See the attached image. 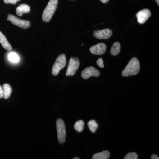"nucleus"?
I'll list each match as a JSON object with an SVG mask.
<instances>
[{
	"mask_svg": "<svg viewBox=\"0 0 159 159\" xmlns=\"http://www.w3.org/2000/svg\"><path fill=\"white\" fill-rule=\"evenodd\" d=\"M58 0H50L43 12L42 19L44 21L48 22L57 9Z\"/></svg>",
	"mask_w": 159,
	"mask_h": 159,
	"instance_id": "2",
	"label": "nucleus"
},
{
	"mask_svg": "<svg viewBox=\"0 0 159 159\" xmlns=\"http://www.w3.org/2000/svg\"><path fill=\"white\" fill-rule=\"evenodd\" d=\"M66 64V55L61 54L57 57L53 66L52 73L54 76H57L59 74L60 71L62 70Z\"/></svg>",
	"mask_w": 159,
	"mask_h": 159,
	"instance_id": "4",
	"label": "nucleus"
},
{
	"mask_svg": "<svg viewBox=\"0 0 159 159\" xmlns=\"http://www.w3.org/2000/svg\"><path fill=\"white\" fill-rule=\"evenodd\" d=\"M97 64L100 67V68L104 67V66L103 64V60L102 58H99L97 60Z\"/></svg>",
	"mask_w": 159,
	"mask_h": 159,
	"instance_id": "20",
	"label": "nucleus"
},
{
	"mask_svg": "<svg viewBox=\"0 0 159 159\" xmlns=\"http://www.w3.org/2000/svg\"><path fill=\"white\" fill-rule=\"evenodd\" d=\"M3 93H4V98L5 99H9L10 95L12 93V89L11 86L8 84H5L3 87Z\"/></svg>",
	"mask_w": 159,
	"mask_h": 159,
	"instance_id": "14",
	"label": "nucleus"
},
{
	"mask_svg": "<svg viewBox=\"0 0 159 159\" xmlns=\"http://www.w3.org/2000/svg\"><path fill=\"white\" fill-rule=\"evenodd\" d=\"M140 63L136 57H133L130 60L125 69L122 71L123 77L134 76L136 75L140 71Z\"/></svg>",
	"mask_w": 159,
	"mask_h": 159,
	"instance_id": "1",
	"label": "nucleus"
},
{
	"mask_svg": "<svg viewBox=\"0 0 159 159\" xmlns=\"http://www.w3.org/2000/svg\"><path fill=\"white\" fill-rule=\"evenodd\" d=\"M103 3H106L108 2L109 0H100Z\"/></svg>",
	"mask_w": 159,
	"mask_h": 159,
	"instance_id": "24",
	"label": "nucleus"
},
{
	"mask_svg": "<svg viewBox=\"0 0 159 159\" xmlns=\"http://www.w3.org/2000/svg\"><path fill=\"white\" fill-rule=\"evenodd\" d=\"M84 122L83 120L77 121L74 125V128L75 130L78 132H81L83 130L84 127Z\"/></svg>",
	"mask_w": 159,
	"mask_h": 159,
	"instance_id": "16",
	"label": "nucleus"
},
{
	"mask_svg": "<svg viewBox=\"0 0 159 159\" xmlns=\"http://www.w3.org/2000/svg\"><path fill=\"white\" fill-rule=\"evenodd\" d=\"M8 59L11 62L17 63L19 61L20 58L16 53L11 52L8 55Z\"/></svg>",
	"mask_w": 159,
	"mask_h": 159,
	"instance_id": "18",
	"label": "nucleus"
},
{
	"mask_svg": "<svg viewBox=\"0 0 159 159\" xmlns=\"http://www.w3.org/2000/svg\"><path fill=\"white\" fill-rule=\"evenodd\" d=\"M20 0H4V2L6 4H16L17 2H19Z\"/></svg>",
	"mask_w": 159,
	"mask_h": 159,
	"instance_id": "21",
	"label": "nucleus"
},
{
	"mask_svg": "<svg viewBox=\"0 0 159 159\" xmlns=\"http://www.w3.org/2000/svg\"><path fill=\"white\" fill-rule=\"evenodd\" d=\"M4 97L2 87L0 85V98H2Z\"/></svg>",
	"mask_w": 159,
	"mask_h": 159,
	"instance_id": "22",
	"label": "nucleus"
},
{
	"mask_svg": "<svg viewBox=\"0 0 159 159\" xmlns=\"http://www.w3.org/2000/svg\"><path fill=\"white\" fill-rule=\"evenodd\" d=\"M79 158L78 157H75L74 158V159H79Z\"/></svg>",
	"mask_w": 159,
	"mask_h": 159,
	"instance_id": "26",
	"label": "nucleus"
},
{
	"mask_svg": "<svg viewBox=\"0 0 159 159\" xmlns=\"http://www.w3.org/2000/svg\"><path fill=\"white\" fill-rule=\"evenodd\" d=\"M106 49L107 46L103 43H101L92 46L90 49V51L93 54L101 55L105 53Z\"/></svg>",
	"mask_w": 159,
	"mask_h": 159,
	"instance_id": "10",
	"label": "nucleus"
},
{
	"mask_svg": "<svg viewBox=\"0 0 159 159\" xmlns=\"http://www.w3.org/2000/svg\"><path fill=\"white\" fill-rule=\"evenodd\" d=\"M151 15L150 11L148 9H144L139 11L136 14L138 22L142 24L145 23Z\"/></svg>",
	"mask_w": 159,
	"mask_h": 159,
	"instance_id": "9",
	"label": "nucleus"
},
{
	"mask_svg": "<svg viewBox=\"0 0 159 159\" xmlns=\"http://www.w3.org/2000/svg\"><path fill=\"white\" fill-rule=\"evenodd\" d=\"M7 20L11 21L15 25L24 29H28L30 27V22L29 21L23 20L20 19L13 15H9L8 16Z\"/></svg>",
	"mask_w": 159,
	"mask_h": 159,
	"instance_id": "6",
	"label": "nucleus"
},
{
	"mask_svg": "<svg viewBox=\"0 0 159 159\" xmlns=\"http://www.w3.org/2000/svg\"><path fill=\"white\" fill-rule=\"evenodd\" d=\"M30 11V6L27 4H21L16 9V14L20 16H21L24 13H29Z\"/></svg>",
	"mask_w": 159,
	"mask_h": 159,
	"instance_id": "11",
	"label": "nucleus"
},
{
	"mask_svg": "<svg viewBox=\"0 0 159 159\" xmlns=\"http://www.w3.org/2000/svg\"><path fill=\"white\" fill-rule=\"evenodd\" d=\"M151 159H159V157L156 154H152L151 157Z\"/></svg>",
	"mask_w": 159,
	"mask_h": 159,
	"instance_id": "23",
	"label": "nucleus"
},
{
	"mask_svg": "<svg viewBox=\"0 0 159 159\" xmlns=\"http://www.w3.org/2000/svg\"><path fill=\"white\" fill-rule=\"evenodd\" d=\"M100 75L99 70L92 66L86 68L81 73V77L84 79H88L91 77H98Z\"/></svg>",
	"mask_w": 159,
	"mask_h": 159,
	"instance_id": "7",
	"label": "nucleus"
},
{
	"mask_svg": "<svg viewBox=\"0 0 159 159\" xmlns=\"http://www.w3.org/2000/svg\"><path fill=\"white\" fill-rule=\"evenodd\" d=\"M80 61L76 57H72L69 61L68 67L66 73V76H73L79 68Z\"/></svg>",
	"mask_w": 159,
	"mask_h": 159,
	"instance_id": "5",
	"label": "nucleus"
},
{
	"mask_svg": "<svg viewBox=\"0 0 159 159\" xmlns=\"http://www.w3.org/2000/svg\"><path fill=\"white\" fill-rule=\"evenodd\" d=\"M94 36L99 39H108L111 36L112 31L111 29H106L94 31Z\"/></svg>",
	"mask_w": 159,
	"mask_h": 159,
	"instance_id": "8",
	"label": "nucleus"
},
{
	"mask_svg": "<svg viewBox=\"0 0 159 159\" xmlns=\"http://www.w3.org/2000/svg\"><path fill=\"white\" fill-rule=\"evenodd\" d=\"M121 50V45L119 42L114 43L111 49L110 53L112 55H116L119 54Z\"/></svg>",
	"mask_w": 159,
	"mask_h": 159,
	"instance_id": "15",
	"label": "nucleus"
},
{
	"mask_svg": "<svg viewBox=\"0 0 159 159\" xmlns=\"http://www.w3.org/2000/svg\"><path fill=\"white\" fill-rule=\"evenodd\" d=\"M88 125L90 130L92 133H95L98 128V124L94 120H92L89 121L88 123Z\"/></svg>",
	"mask_w": 159,
	"mask_h": 159,
	"instance_id": "17",
	"label": "nucleus"
},
{
	"mask_svg": "<svg viewBox=\"0 0 159 159\" xmlns=\"http://www.w3.org/2000/svg\"><path fill=\"white\" fill-rule=\"evenodd\" d=\"M138 155L135 152H129L124 157V159H138Z\"/></svg>",
	"mask_w": 159,
	"mask_h": 159,
	"instance_id": "19",
	"label": "nucleus"
},
{
	"mask_svg": "<svg viewBox=\"0 0 159 159\" xmlns=\"http://www.w3.org/2000/svg\"><path fill=\"white\" fill-rule=\"evenodd\" d=\"M0 43L3 48L7 51H10L12 50V47L7 40L6 36L0 31Z\"/></svg>",
	"mask_w": 159,
	"mask_h": 159,
	"instance_id": "12",
	"label": "nucleus"
},
{
	"mask_svg": "<svg viewBox=\"0 0 159 159\" xmlns=\"http://www.w3.org/2000/svg\"><path fill=\"white\" fill-rule=\"evenodd\" d=\"M57 136L58 142L60 144H63L66 141V129L63 120L61 119H57L56 121Z\"/></svg>",
	"mask_w": 159,
	"mask_h": 159,
	"instance_id": "3",
	"label": "nucleus"
},
{
	"mask_svg": "<svg viewBox=\"0 0 159 159\" xmlns=\"http://www.w3.org/2000/svg\"><path fill=\"white\" fill-rule=\"evenodd\" d=\"M110 156L108 151H103L102 152L96 153L93 156V159H108Z\"/></svg>",
	"mask_w": 159,
	"mask_h": 159,
	"instance_id": "13",
	"label": "nucleus"
},
{
	"mask_svg": "<svg viewBox=\"0 0 159 159\" xmlns=\"http://www.w3.org/2000/svg\"><path fill=\"white\" fill-rule=\"evenodd\" d=\"M155 1L158 5H159V0H155Z\"/></svg>",
	"mask_w": 159,
	"mask_h": 159,
	"instance_id": "25",
	"label": "nucleus"
}]
</instances>
